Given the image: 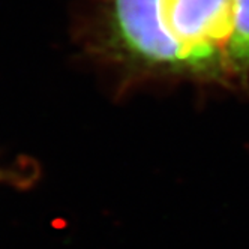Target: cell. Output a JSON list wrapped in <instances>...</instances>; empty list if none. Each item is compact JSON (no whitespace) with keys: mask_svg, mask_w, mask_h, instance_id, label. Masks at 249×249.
I'll return each instance as SVG.
<instances>
[{"mask_svg":"<svg viewBox=\"0 0 249 249\" xmlns=\"http://www.w3.org/2000/svg\"><path fill=\"white\" fill-rule=\"evenodd\" d=\"M161 11L186 68L213 72L222 66L233 30L234 0H161Z\"/></svg>","mask_w":249,"mask_h":249,"instance_id":"cell-1","label":"cell"},{"mask_svg":"<svg viewBox=\"0 0 249 249\" xmlns=\"http://www.w3.org/2000/svg\"><path fill=\"white\" fill-rule=\"evenodd\" d=\"M114 32L122 47L146 65L186 68L183 53L165 29L161 0H114Z\"/></svg>","mask_w":249,"mask_h":249,"instance_id":"cell-2","label":"cell"},{"mask_svg":"<svg viewBox=\"0 0 249 249\" xmlns=\"http://www.w3.org/2000/svg\"><path fill=\"white\" fill-rule=\"evenodd\" d=\"M225 66L234 74H249V0H234L233 30L225 47Z\"/></svg>","mask_w":249,"mask_h":249,"instance_id":"cell-3","label":"cell"},{"mask_svg":"<svg viewBox=\"0 0 249 249\" xmlns=\"http://www.w3.org/2000/svg\"><path fill=\"white\" fill-rule=\"evenodd\" d=\"M8 179H9V173H5V171L0 170V182H2V180H8Z\"/></svg>","mask_w":249,"mask_h":249,"instance_id":"cell-4","label":"cell"}]
</instances>
